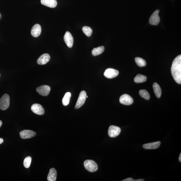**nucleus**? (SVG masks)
<instances>
[{
    "instance_id": "obj_1",
    "label": "nucleus",
    "mask_w": 181,
    "mask_h": 181,
    "mask_svg": "<svg viewBox=\"0 0 181 181\" xmlns=\"http://www.w3.org/2000/svg\"><path fill=\"white\" fill-rule=\"evenodd\" d=\"M173 78L177 83L181 84V55H179L174 60L171 68Z\"/></svg>"
},
{
    "instance_id": "obj_2",
    "label": "nucleus",
    "mask_w": 181,
    "mask_h": 181,
    "mask_svg": "<svg viewBox=\"0 0 181 181\" xmlns=\"http://www.w3.org/2000/svg\"><path fill=\"white\" fill-rule=\"evenodd\" d=\"M84 168L90 172H93L98 170L97 165L93 160H86L84 162Z\"/></svg>"
},
{
    "instance_id": "obj_3",
    "label": "nucleus",
    "mask_w": 181,
    "mask_h": 181,
    "mask_svg": "<svg viewBox=\"0 0 181 181\" xmlns=\"http://www.w3.org/2000/svg\"><path fill=\"white\" fill-rule=\"evenodd\" d=\"M10 103L9 96L5 94L0 99V109L3 110H7L9 107Z\"/></svg>"
},
{
    "instance_id": "obj_4",
    "label": "nucleus",
    "mask_w": 181,
    "mask_h": 181,
    "mask_svg": "<svg viewBox=\"0 0 181 181\" xmlns=\"http://www.w3.org/2000/svg\"><path fill=\"white\" fill-rule=\"evenodd\" d=\"M86 93L84 90L80 92L75 106L76 109L79 108L83 105L86 100Z\"/></svg>"
},
{
    "instance_id": "obj_5",
    "label": "nucleus",
    "mask_w": 181,
    "mask_h": 181,
    "mask_svg": "<svg viewBox=\"0 0 181 181\" xmlns=\"http://www.w3.org/2000/svg\"><path fill=\"white\" fill-rule=\"evenodd\" d=\"M120 128L116 126H110L108 130V135L111 138L116 137L120 134Z\"/></svg>"
},
{
    "instance_id": "obj_6",
    "label": "nucleus",
    "mask_w": 181,
    "mask_h": 181,
    "mask_svg": "<svg viewBox=\"0 0 181 181\" xmlns=\"http://www.w3.org/2000/svg\"><path fill=\"white\" fill-rule=\"evenodd\" d=\"M120 102L121 103L124 105H130L134 102L132 98L128 94H124L120 97Z\"/></svg>"
},
{
    "instance_id": "obj_7",
    "label": "nucleus",
    "mask_w": 181,
    "mask_h": 181,
    "mask_svg": "<svg viewBox=\"0 0 181 181\" xmlns=\"http://www.w3.org/2000/svg\"><path fill=\"white\" fill-rule=\"evenodd\" d=\"M159 11L157 10L152 14L149 19V23L152 25H158L160 21V18L159 16Z\"/></svg>"
},
{
    "instance_id": "obj_8",
    "label": "nucleus",
    "mask_w": 181,
    "mask_h": 181,
    "mask_svg": "<svg viewBox=\"0 0 181 181\" xmlns=\"http://www.w3.org/2000/svg\"><path fill=\"white\" fill-rule=\"evenodd\" d=\"M118 70L111 68H108L107 69L104 74V76L108 78H115L118 76Z\"/></svg>"
},
{
    "instance_id": "obj_9",
    "label": "nucleus",
    "mask_w": 181,
    "mask_h": 181,
    "mask_svg": "<svg viewBox=\"0 0 181 181\" xmlns=\"http://www.w3.org/2000/svg\"><path fill=\"white\" fill-rule=\"evenodd\" d=\"M50 87L47 85H42L36 88V91L41 95L47 96L49 95L50 91Z\"/></svg>"
},
{
    "instance_id": "obj_10",
    "label": "nucleus",
    "mask_w": 181,
    "mask_h": 181,
    "mask_svg": "<svg viewBox=\"0 0 181 181\" xmlns=\"http://www.w3.org/2000/svg\"><path fill=\"white\" fill-rule=\"evenodd\" d=\"M36 133L33 131L29 130H24L20 132V135L22 139L29 138L33 137L36 136Z\"/></svg>"
},
{
    "instance_id": "obj_11",
    "label": "nucleus",
    "mask_w": 181,
    "mask_h": 181,
    "mask_svg": "<svg viewBox=\"0 0 181 181\" xmlns=\"http://www.w3.org/2000/svg\"><path fill=\"white\" fill-rule=\"evenodd\" d=\"M31 109L34 113L39 115H43L45 112L43 107L39 104H33L31 106Z\"/></svg>"
},
{
    "instance_id": "obj_12",
    "label": "nucleus",
    "mask_w": 181,
    "mask_h": 181,
    "mask_svg": "<svg viewBox=\"0 0 181 181\" xmlns=\"http://www.w3.org/2000/svg\"><path fill=\"white\" fill-rule=\"evenodd\" d=\"M64 40L68 47L70 48L72 47L74 43V38L70 32H66L64 36Z\"/></svg>"
},
{
    "instance_id": "obj_13",
    "label": "nucleus",
    "mask_w": 181,
    "mask_h": 181,
    "mask_svg": "<svg viewBox=\"0 0 181 181\" xmlns=\"http://www.w3.org/2000/svg\"><path fill=\"white\" fill-rule=\"evenodd\" d=\"M41 32V26L39 24H36L33 26L31 30V35L34 37L39 36Z\"/></svg>"
},
{
    "instance_id": "obj_14",
    "label": "nucleus",
    "mask_w": 181,
    "mask_h": 181,
    "mask_svg": "<svg viewBox=\"0 0 181 181\" xmlns=\"http://www.w3.org/2000/svg\"><path fill=\"white\" fill-rule=\"evenodd\" d=\"M50 58V56L49 54H44L38 58L37 60V63L39 65H44L49 61Z\"/></svg>"
},
{
    "instance_id": "obj_15",
    "label": "nucleus",
    "mask_w": 181,
    "mask_h": 181,
    "mask_svg": "<svg viewBox=\"0 0 181 181\" xmlns=\"http://www.w3.org/2000/svg\"><path fill=\"white\" fill-rule=\"evenodd\" d=\"M161 144L160 141H158L143 145V148L146 149H155L158 148Z\"/></svg>"
},
{
    "instance_id": "obj_16",
    "label": "nucleus",
    "mask_w": 181,
    "mask_h": 181,
    "mask_svg": "<svg viewBox=\"0 0 181 181\" xmlns=\"http://www.w3.org/2000/svg\"><path fill=\"white\" fill-rule=\"evenodd\" d=\"M42 5L50 8L55 7L57 5L56 0H41Z\"/></svg>"
},
{
    "instance_id": "obj_17",
    "label": "nucleus",
    "mask_w": 181,
    "mask_h": 181,
    "mask_svg": "<svg viewBox=\"0 0 181 181\" xmlns=\"http://www.w3.org/2000/svg\"><path fill=\"white\" fill-rule=\"evenodd\" d=\"M57 172L55 168L50 169L49 174L47 176L48 181H55L57 178Z\"/></svg>"
},
{
    "instance_id": "obj_18",
    "label": "nucleus",
    "mask_w": 181,
    "mask_h": 181,
    "mask_svg": "<svg viewBox=\"0 0 181 181\" xmlns=\"http://www.w3.org/2000/svg\"><path fill=\"white\" fill-rule=\"evenodd\" d=\"M153 87L155 94L157 97L160 98L161 95L162 90L160 86L157 82H154L153 84Z\"/></svg>"
},
{
    "instance_id": "obj_19",
    "label": "nucleus",
    "mask_w": 181,
    "mask_h": 181,
    "mask_svg": "<svg viewBox=\"0 0 181 181\" xmlns=\"http://www.w3.org/2000/svg\"><path fill=\"white\" fill-rule=\"evenodd\" d=\"M104 47L100 46L97 48H94L92 51V54L94 56H97L102 54L104 51Z\"/></svg>"
},
{
    "instance_id": "obj_20",
    "label": "nucleus",
    "mask_w": 181,
    "mask_h": 181,
    "mask_svg": "<svg viewBox=\"0 0 181 181\" xmlns=\"http://www.w3.org/2000/svg\"><path fill=\"white\" fill-rule=\"evenodd\" d=\"M147 78L146 76L142 74H138L134 78V81L136 83H139L146 81Z\"/></svg>"
},
{
    "instance_id": "obj_21",
    "label": "nucleus",
    "mask_w": 181,
    "mask_h": 181,
    "mask_svg": "<svg viewBox=\"0 0 181 181\" xmlns=\"http://www.w3.org/2000/svg\"><path fill=\"white\" fill-rule=\"evenodd\" d=\"M71 94L70 92H67L64 95L62 100V104L65 106H67L69 103Z\"/></svg>"
},
{
    "instance_id": "obj_22",
    "label": "nucleus",
    "mask_w": 181,
    "mask_h": 181,
    "mask_svg": "<svg viewBox=\"0 0 181 181\" xmlns=\"http://www.w3.org/2000/svg\"><path fill=\"white\" fill-rule=\"evenodd\" d=\"M135 60L137 65L140 67H144L146 65V62L144 59L140 57H136Z\"/></svg>"
},
{
    "instance_id": "obj_23",
    "label": "nucleus",
    "mask_w": 181,
    "mask_h": 181,
    "mask_svg": "<svg viewBox=\"0 0 181 181\" xmlns=\"http://www.w3.org/2000/svg\"><path fill=\"white\" fill-rule=\"evenodd\" d=\"M82 31L88 37H90L92 33V30L91 28L88 26H85L82 28Z\"/></svg>"
},
{
    "instance_id": "obj_24",
    "label": "nucleus",
    "mask_w": 181,
    "mask_h": 181,
    "mask_svg": "<svg viewBox=\"0 0 181 181\" xmlns=\"http://www.w3.org/2000/svg\"><path fill=\"white\" fill-rule=\"evenodd\" d=\"M139 94L142 97L147 100H149L150 98L149 94L147 90H141L139 91Z\"/></svg>"
},
{
    "instance_id": "obj_25",
    "label": "nucleus",
    "mask_w": 181,
    "mask_h": 181,
    "mask_svg": "<svg viewBox=\"0 0 181 181\" xmlns=\"http://www.w3.org/2000/svg\"><path fill=\"white\" fill-rule=\"evenodd\" d=\"M32 161L31 157L28 156L25 159L24 161V165L25 168H29L31 165Z\"/></svg>"
},
{
    "instance_id": "obj_26",
    "label": "nucleus",
    "mask_w": 181,
    "mask_h": 181,
    "mask_svg": "<svg viewBox=\"0 0 181 181\" xmlns=\"http://www.w3.org/2000/svg\"><path fill=\"white\" fill-rule=\"evenodd\" d=\"M122 181H134V179L131 178H127L125 180H122Z\"/></svg>"
},
{
    "instance_id": "obj_27",
    "label": "nucleus",
    "mask_w": 181,
    "mask_h": 181,
    "mask_svg": "<svg viewBox=\"0 0 181 181\" xmlns=\"http://www.w3.org/2000/svg\"><path fill=\"white\" fill-rule=\"evenodd\" d=\"M3 142V138H0V144H1Z\"/></svg>"
},
{
    "instance_id": "obj_28",
    "label": "nucleus",
    "mask_w": 181,
    "mask_h": 181,
    "mask_svg": "<svg viewBox=\"0 0 181 181\" xmlns=\"http://www.w3.org/2000/svg\"><path fill=\"white\" fill-rule=\"evenodd\" d=\"M179 161L180 162H181V154H180L179 157Z\"/></svg>"
},
{
    "instance_id": "obj_29",
    "label": "nucleus",
    "mask_w": 181,
    "mask_h": 181,
    "mask_svg": "<svg viewBox=\"0 0 181 181\" xmlns=\"http://www.w3.org/2000/svg\"><path fill=\"white\" fill-rule=\"evenodd\" d=\"M134 181H144V180L143 179H138V180H134Z\"/></svg>"
},
{
    "instance_id": "obj_30",
    "label": "nucleus",
    "mask_w": 181,
    "mask_h": 181,
    "mask_svg": "<svg viewBox=\"0 0 181 181\" xmlns=\"http://www.w3.org/2000/svg\"><path fill=\"white\" fill-rule=\"evenodd\" d=\"M2 124H3V122H2L1 120H0V128L1 127V126L2 125Z\"/></svg>"
},
{
    "instance_id": "obj_31",
    "label": "nucleus",
    "mask_w": 181,
    "mask_h": 181,
    "mask_svg": "<svg viewBox=\"0 0 181 181\" xmlns=\"http://www.w3.org/2000/svg\"><path fill=\"white\" fill-rule=\"evenodd\" d=\"M86 98H88V96H86Z\"/></svg>"
},
{
    "instance_id": "obj_32",
    "label": "nucleus",
    "mask_w": 181,
    "mask_h": 181,
    "mask_svg": "<svg viewBox=\"0 0 181 181\" xmlns=\"http://www.w3.org/2000/svg\"><path fill=\"white\" fill-rule=\"evenodd\" d=\"M0 76H1V74H0Z\"/></svg>"
}]
</instances>
